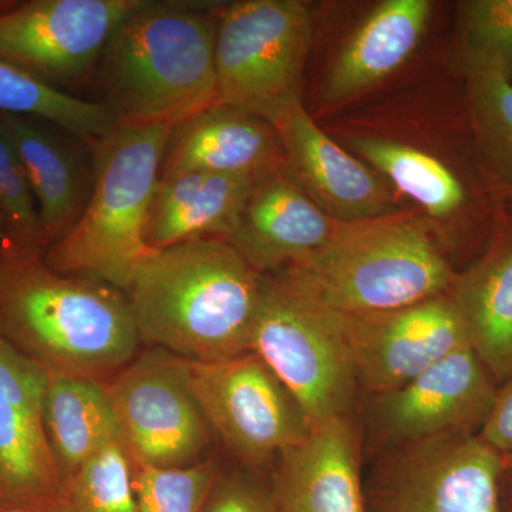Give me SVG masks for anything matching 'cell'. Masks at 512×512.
Returning <instances> with one entry per match:
<instances>
[{"label":"cell","mask_w":512,"mask_h":512,"mask_svg":"<svg viewBox=\"0 0 512 512\" xmlns=\"http://www.w3.org/2000/svg\"><path fill=\"white\" fill-rule=\"evenodd\" d=\"M261 293L262 276L227 239L202 238L154 249L126 295L141 342L211 362L251 350Z\"/></svg>","instance_id":"cell-1"},{"label":"cell","mask_w":512,"mask_h":512,"mask_svg":"<svg viewBox=\"0 0 512 512\" xmlns=\"http://www.w3.org/2000/svg\"><path fill=\"white\" fill-rule=\"evenodd\" d=\"M0 335L49 375L101 383L136 359L141 342L123 291L87 276L59 274L43 255H5Z\"/></svg>","instance_id":"cell-2"},{"label":"cell","mask_w":512,"mask_h":512,"mask_svg":"<svg viewBox=\"0 0 512 512\" xmlns=\"http://www.w3.org/2000/svg\"><path fill=\"white\" fill-rule=\"evenodd\" d=\"M217 28L214 6L140 0L97 67L116 124L177 127L214 106Z\"/></svg>","instance_id":"cell-3"},{"label":"cell","mask_w":512,"mask_h":512,"mask_svg":"<svg viewBox=\"0 0 512 512\" xmlns=\"http://www.w3.org/2000/svg\"><path fill=\"white\" fill-rule=\"evenodd\" d=\"M339 315L396 311L451 291L457 274L410 215L343 224L325 247L276 274Z\"/></svg>","instance_id":"cell-4"},{"label":"cell","mask_w":512,"mask_h":512,"mask_svg":"<svg viewBox=\"0 0 512 512\" xmlns=\"http://www.w3.org/2000/svg\"><path fill=\"white\" fill-rule=\"evenodd\" d=\"M174 127L119 126L94 140L93 188L86 210L43 261L63 275L87 276L127 292L147 241L151 205Z\"/></svg>","instance_id":"cell-5"},{"label":"cell","mask_w":512,"mask_h":512,"mask_svg":"<svg viewBox=\"0 0 512 512\" xmlns=\"http://www.w3.org/2000/svg\"><path fill=\"white\" fill-rule=\"evenodd\" d=\"M312 13L299 0H241L218 13L217 103L276 127L302 104Z\"/></svg>","instance_id":"cell-6"},{"label":"cell","mask_w":512,"mask_h":512,"mask_svg":"<svg viewBox=\"0 0 512 512\" xmlns=\"http://www.w3.org/2000/svg\"><path fill=\"white\" fill-rule=\"evenodd\" d=\"M251 350L288 387L311 426L353 416L360 389L335 313L278 276H262Z\"/></svg>","instance_id":"cell-7"},{"label":"cell","mask_w":512,"mask_h":512,"mask_svg":"<svg viewBox=\"0 0 512 512\" xmlns=\"http://www.w3.org/2000/svg\"><path fill=\"white\" fill-rule=\"evenodd\" d=\"M107 390L133 466L183 468L207 460L214 433L192 392L188 360L151 348L114 376Z\"/></svg>","instance_id":"cell-8"},{"label":"cell","mask_w":512,"mask_h":512,"mask_svg":"<svg viewBox=\"0 0 512 512\" xmlns=\"http://www.w3.org/2000/svg\"><path fill=\"white\" fill-rule=\"evenodd\" d=\"M195 399L214 436L249 470L278 460L311 430L299 404L256 353L190 362Z\"/></svg>","instance_id":"cell-9"},{"label":"cell","mask_w":512,"mask_h":512,"mask_svg":"<svg viewBox=\"0 0 512 512\" xmlns=\"http://www.w3.org/2000/svg\"><path fill=\"white\" fill-rule=\"evenodd\" d=\"M365 488L367 512H501L507 460L476 433L392 448Z\"/></svg>","instance_id":"cell-10"},{"label":"cell","mask_w":512,"mask_h":512,"mask_svg":"<svg viewBox=\"0 0 512 512\" xmlns=\"http://www.w3.org/2000/svg\"><path fill=\"white\" fill-rule=\"evenodd\" d=\"M140 0H29L0 6V60L56 89L96 72L111 36Z\"/></svg>","instance_id":"cell-11"},{"label":"cell","mask_w":512,"mask_h":512,"mask_svg":"<svg viewBox=\"0 0 512 512\" xmlns=\"http://www.w3.org/2000/svg\"><path fill=\"white\" fill-rule=\"evenodd\" d=\"M335 315L360 393L369 397L392 392L444 357L470 346L448 293L396 311Z\"/></svg>","instance_id":"cell-12"},{"label":"cell","mask_w":512,"mask_h":512,"mask_svg":"<svg viewBox=\"0 0 512 512\" xmlns=\"http://www.w3.org/2000/svg\"><path fill=\"white\" fill-rule=\"evenodd\" d=\"M495 380L471 346L458 349L392 392L369 397V423L387 450L474 433L490 412Z\"/></svg>","instance_id":"cell-13"},{"label":"cell","mask_w":512,"mask_h":512,"mask_svg":"<svg viewBox=\"0 0 512 512\" xmlns=\"http://www.w3.org/2000/svg\"><path fill=\"white\" fill-rule=\"evenodd\" d=\"M49 377L0 335V511L52 512L59 500L45 424Z\"/></svg>","instance_id":"cell-14"},{"label":"cell","mask_w":512,"mask_h":512,"mask_svg":"<svg viewBox=\"0 0 512 512\" xmlns=\"http://www.w3.org/2000/svg\"><path fill=\"white\" fill-rule=\"evenodd\" d=\"M275 128L293 180L330 218L352 224L399 214V205L387 185L330 140L302 104Z\"/></svg>","instance_id":"cell-15"},{"label":"cell","mask_w":512,"mask_h":512,"mask_svg":"<svg viewBox=\"0 0 512 512\" xmlns=\"http://www.w3.org/2000/svg\"><path fill=\"white\" fill-rule=\"evenodd\" d=\"M342 227L308 197L285 164L256 181L227 241L256 274L269 276L325 247Z\"/></svg>","instance_id":"cell-16"},{"label":"cell","mask_w":512,"mask_h":512,"mask_svg":"<svg viewBox=\"0 0 512 512\" xmlns=\"http://www.w3.org/2000/svg\"><path fill=\"white\" fill-rule=\"evenodd\" d=\"M360 433L353 416L311 427L278 458V512H367L360 470Z\"/></svg>","instance_id":"cell-17"},{"label":"cell","mask_w":512,"mask_h":512,"mask_svg":"<svg viewBox=\"0 0 512 512\" xmlns=\"http://www.w3.org/2000/svg\"><path fill=\"white\" fill-rule=\"evenodd\" d=\"M35 198L43 248L55 245L77 224L93 188L94 161L82 138L47 121L0 113Z\"/></svg>","instance_id":"cell-18"},{"label":"cell","mask_w":512,"mask_h":512,"mask_svg":"<svg viewBox=\"0 0 512 512\" xmlns=\"http://www.w3.org/2000/svg\"><path fill=\"white\" fill-rule=\"evenodd\" d=\"M286 164L272 124L215 103L174 127L161 175L202 171L261 178Z\"/></svg>","instance_id":"cell-19"},{"label":"cell","mask_w":512,"mask_h":512,"mask_svg":"<svg viewBox=\"0 0 512 512\" xmlns=\"http://www.w3.org/2000/svg\"><path fill=\"white\" fill-rule=\"evenodd\" d=\"M258 180L202 171L161 175L148 220V245L164 249L194 239H228Z\"/></svg>","instance_id":"cell-20"},{"label":"cell","mask_w":512,"mask_h":512,"mask_svg":"<svg viewBox=\"0 0 512 512\" xmlns=\"http://www.w3.org/2000/svg\"><path fill=\"white\" fill-rule=\"evenodd\" d=\"M433 12L430 0H384L372 10L339 53L323 100H352L396 72L419 46Z\"/></svg>","instance_id":"cell-21"},{"label":"cell","mask_w":512,"mask_h":512,"mask_svg":"<svg viewBox=\"0 0 512 512\" xmlns=\"http://www.w3.org/2000/svg\"><path fill=\"white\" fill-rule=\"evenodd\" d=\"M468 343L495 383L512 375V225L448 292Z\"/></svg>","instance_id":"cell-22"},{"label":"cell","mask_w":512,"mask_h":512,"mask_svg":"<svg viewBox=\"0 0 512 512\" xmlns=\"http://www.w3.org/2000/svg\"><path fill=\"white\" fill-rule=\"evenodd\" d=\"M49 376L46 433L63 481L100 448L120 440L119 427L107 383L83 377Z\"/></svg>","instance_id":"cell-23"},{"label":"cell","mask_w":512,"mask_h":512,"mask_svg":"<svg viewBox=\"0 0 512 512\" xmlns=\"http://www.w3.org/2000/svg\"><path fill=\"white\" fill-rule=\"evenodd\" d=\"M350 147L431 217L446 220L466 210L470 202L466 184L430 154L377 137L352 138Z\"/></svg>","instance_id":"cell-24"},{"label":"cell","mask_w":512,"mask_h":512,"mask_svg":"<svg viewBox=\"0 0 512 512\" xmlns=\"http://www.w3.org/2000/svg\"><path fill=\"white\" fill-rule=\"evenodd\" d=\"M0 113L47 121L86 143L109 134L116 121L97 101L77 99L0 60Z\"/></svg>","instance_id":"cell-25"},{"label":"cell","mask_w":512,"mask_h":512,"mask_svg":"<svg viewBox=\"0 0 512 512\" xmlns=\"http://www.w3.org/2000/svg\"><path fill=\"white\" fill-rule=\"evenodd\" d=\"M464 74L471 128L484 171L512 194V82L491 70Z\"/></svg>","instance_id":"cell-26"},{"label":"cell","mask_w":512,"mask_h":512,"mask_svg":"<svg viewBox=\"0 0 512 512\" xmlns=\"http://www.w3.org/2000/svg\"><path fill=\"white\" fill-rule=\"evenodd\" d=\"M52 512H137L133 463L120 440L100 448L63 478Z\"/></svg>","instance_id":"cell-27"},{"label":"cell","mask_w":512,"mask_h":512,"mask_svg":"<svg viewBox=\"0 0 512 512\" xmlns=\"http://www.w3.org/2000/svg\"><path fill=\"white\" fill-rule=\"evenodd\" d=\"M457 9L463 72L491 70L512 82V0H466Z\"/></svg>","instance_id":"cell-28"},{"label":"cell","mask_w":512,"mask_h":512,"mask_svg":"<svg viewBox=\"0 0 512 512\" xmlns=\"http://www.w3.org/2000/svg\"><path fill=\"white\" fill-rule=\"evenodd\" d=\"M218 474L211 458L183 468L133 466L137 512H200Z\"/></svg>","instance_id":"cell-29"},{"label":"cell","mask_w":512,"mask_h":512,"mask_svg":"<svg viewBox=\"0 0 512 512\" xmlns=\"http://www.w3.org/2000/svg\"><path fill=\"white\" fill-rule=\"evenodd\" d=\"M0 212L6 225V254L43 255L35 198L15 147L0 121Z\"/></svg>","instance_id":"cell-30"},{"label":"cell","mask_w":512,"mask_h":512,"mask_svg":"<svg viewBox=\"0 0 512 512\" xmlns=\"http://www.w3.org/2000/svg\"><path fill=\"white\" fill-rule=\"evenodd\" d=\"M200 512H278L274 480H265L249 468L220 471Z\"/></svg>","instance_id":"cell-31"},{"label":"cell","mask_w":512,"mask_h":512,"mask_svg":"<svg viewBox=\"0 0 512 512\" xmlns=\"http://www.w3.org/2000/svg\"><path fill=\"white\" fill-rule=\"evenodd\" d=\"M478 437L505 460H512V375L495 392Z\"/></svg>","instance_id":"cell-32"},{"label":"cell","mask_w":512,"mask_h":512,"mask_svg":"<svg viewBox=\"0 0 512 512\" xmlns=\"http://www.w3.org/2000/svg\"><path fill=\"white\" fill-rule=\"evenodd\" d=\"M6 252V225L5 218H3L2 212H0V266L3 264Z\"/></svg>","instance_id":"cell-33"},{"label":"cell","mask_w":512,"mask_h":512,"mask_svg":"<svg viewBox=\"0 0 512 512\" xmlns=\"http://www.w3.org/2000/svg\"><path fill=\"white\" fill-rule=\"evenodd\" d=\"M0 512H19V511H0Z\"/></svg>","instance_id":"cell-34"},{"label":"cell","mask_w":512,"mask_h":512,"mask_svg":"<svg viewBox=\"0 0 512 512\" xmlns=\"http://www.w3.org/2000/svg\"><path fill=\"white\" fill-rule=\"evenodd\" d=\"M507 512H512V508H511V510H508Z\"/></svg>","instance_id":"cell-35"}]
</instances>
